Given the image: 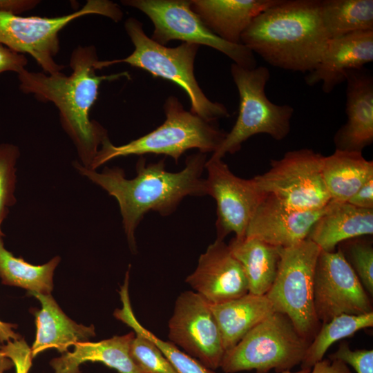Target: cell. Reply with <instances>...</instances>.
<instances>
[{
  "label": "cell",
  "mask_w": 373,
  "mask_h": 373,
  "mask_svg": "<svg viewBox=\"0 0 373 373\" xmlns=\"http://www.w3.org/2000/svg\"><path fill=\"white\" fill-rule=\"evenodd\" d=\"M205 153L188 156L179 172L166 169L165 159L146 164L143 157L136 163V176L127 179L119 167H105L102 172L90 170L75 162L79 173L114 197L119 204L122 224L129 246L136 251L135 231L144 215L150 211L163 216L175 211L186 196L207 195L205 178L202 174L207 162Z\"/></svg>",
  "instance_id": "cell-1"
},
{
  "label": "cell",
  "mask_w": 373,
  "mask_h": 373,
  "mask_svg": "<svg viewBox=\"0 0 373 373\" xmlns=\"http://www.w3.org/2000/svg\"><path fill=\"white\" fill-rule=\"evenodd\" d=\"M98 61L94 46H79L70 55L72 73L69 75L26 69L18 74L21 92L32 94L39 101L52 102L57 107L61 126L73 141L80 164L86 169L90 168L102 142L108 137L107 131L89 116L97 99L99 86L104 81L130 78L127 72L98 75L95 66Z\"/></svg>",
  "instance_id": "cell-2"
},
{
  "label": "cell",
  "mask_w": 373,
  "mask_h": 373,
  "mask_svg": "<svg viewBox=\"0 0 373 373\" xmlns=\"http://www.w3.org/2000/svg\"><path fill=\"white\" fill-rule=\"evenodd\" d=\"M329 37L319 0H279L255 17L241 44L269 64L310 73L319 63Z\"/></svg>",
  "instance_id": "cell-3"
},
{
  "label": "cell",
  "mask_w": 373,
  "mask_h": 373,
  "mask_svg": "<svg viewBox=\"0 0 373 373\" xmlns=\"http://www.w3.org/2000/svg\"><path fill=\"white\" fill-rule=\"evenodd\" d=\"M124 28L134 46L133 52L120 59L99 60L95 65L97 70L116 64H128L149 72L153 77L176 84L188 95L190 111L203 119L214 122L229 116L222 104L207 97L195 77L194 61L199 45L182 43L173 48L160 45L145 34L142 23L133 17L126 19Z\"/></svg>",
  "instance_id": "cell-4"
},
{
  "label": "cell",
  "mask_w": 373,
  "mask_h": 373,
  "mask_svg": "<svg viewBox=\"0 0 373 373\" xmlns=\"http://www.w3.org/2000/svg\"><path fill=\"white\" fill-rule=\"evenodd\" d=\"M165 121L157 128L125 144L115 146L106 137L102 143L88 169L95 170L120 157L144 154L165 155L178 162L187 150L197 149L202 153H214L227 133L213 122L186 111L179 99L169 96L164 104Z\"/></svg>",
  "instance_id": "cell-5"
},
{
  "label": "cell",
  "mask_w": 373,
  "mask_h": 373,
  "mask_svg": "<svg viewBox=\"0 0 373 373\" xmlns=\"http://www.w3.org/2000/svg\"><path fill=\"white\" fill-rule=\"evenodd\" d=\"M309 343L287 315L274 312L225 351L220 367L225 373L291 371L300 365Z\"/></svg>",
  "instance_id": "cell-6"
},
{
  "label": "cell",
  "mask_w": 373,
  "mask_h": 373,
  "mask_svg": "<svg viewBox=\"0 0 373 373\" xmlns=\"http://www.w3.org/2000/svg\"><path fill=\"white\" fill-rule=\"evenodd\" d=\"M231 73L239 93L238 116L211 159L222 160L226 154L235 153L243 142L255 135L264 133L280 141L290 131L294 108L274 104L268 99L265 86L270 73L267 68L248 69L233 63Z\"/></svg>",
  "instance_id": "cell-7"
},
{
  "label": "cell",
  "mask_w": 373,
  "mask_h": 373,
  "mask_svg": "<svg viewBox=\"0 0 373 373\" xmlns=\"http://www.w3.org/2000/svg\"><path fill=\"white\" fill-rule=\"evenodd\" d=\"M98 15L119 21L123 12L107 0H88L80 9L55 17H22L0 11V44L19 53L32 57L46 74L61 72L65 66L54 58L59 50V33L79 17Z\"/></svg>",
  "instance_id": "cell-8"
},
{
  "label": "cell",
  "mask_w": 373,
  "mask_h": 373,
  "mask_svg": "<svg viewBox=\"0 0 373 373\" xmlns=\"http://www.w3.org/2000/svg\"><path fill=\"white\" fill-rule=\"evenodd\" d=\"M321 251L308 238L280 248L277 274L265 294L275 311L287 315L298 332L309 342L321 324L313 301L314 271Z\"/></svg>",
  "instance_id": "cell-9"
},
{
  "label": "cell",
  "mask_w": 373,
  "mask_h": 373,
  "mask_svg": "<svg viewBox=\"0 0 373 373\" xmlns=\"http://www.w3.org/2000/svg\"><path fill=\"white\" fill-rule=\"evenodd\" d=\"M323 157L309 149L287 151L282 158L271 160L267 171L252 179L260 193L287 207L320 209L331 200L322 175Z\"/></svg>",
  "instance_id": "cell-10"
},
{
  "label": "cell",
  "mask_w": 373,
  "mask_h": 373,
  "mask_svg": "<svg viewBox=\"0 0 373 373\" xmlns=\"http://www.w3.org/2000/svg\"><path fill=\"white\" fill-rule=\"evenodd\" d=\"M124 5L144 12L154 30L151 39L164 46L172 40L211 47L245 68L256 67L254 53L245 45L229 43L215 35L191 9L188 0H125Z\"/></svg>",
  "instance_id": "cell-11"
},
{
  "label": "cell",
  "mask_w": 373,
  "mask_h": 373,
  "mask_svg": "<svg viewBox=\"0 0 373 373\" xmlns=\"http://www.w3.org/2000/svg\"><path fill=\"white\" fill-rule=\"evenodd\" d=\"M314 308L321 323L341 314L373 312L370 296L341 248L321 251L314 276Z\"/></svg>",
  "instance_id": "cell-12"
},
{
  "label": "cell",
  "mask_w": 373,
  "mask_h": 373,
  "mask_svg": "<svg viewBox=\"0 0 373 373\" xmlns=\"http://www.w3.org/2000/svg\"><path fill=\"white\" fill-rule=\"evenodd\" d=\"M168 336L207 368L220 367L225 352L221 333L210 304L198 293L185 291L178 296Z\"/></svg>",
  "instance_id": "cell-13"
},
{
  "label": "cell",
  "mask_w": 373,
  "mask_h": 373,
  "mask_svg": "<svg viewBox=\"0 0 373 373\" xmlns=\"http://www.w3.org/2000/svg\"><path fill=\"white\" fill-rule=\"evenodd\" d=\"M205 169L207 195L217 204V238L224 240L231 233H234L236 238H243L264 195L253 179L236 176L222 160L210 158L206 162Z\"/></svg>",
  "instance_id": "cell-14"
},
{
  "label": "cell",
  "mask_w": 373,
  "mask_h": 373,
  "mask_svg": "<svg viewBox=\"0 0 373 373\" xmlns=\"http://www.w3.org/2000/svg\"><path fill=\"white\" fill-rule=\"evenodd\" d=\"M185 282L211 305L222 303L248 293L243 268L223 240L209 245Z\"/></svg>",
  "instance_id": "cell-15"
},
{
  "label": "cell",
  "mask_w": 373,
  "mask_h": 373,
  "mask_svg": "<svg viewBox=\"0 0 373 373\" xmlns=\"http://www.w3.org/2000/svg\"><path fill=\"white\" fill-rule=\"evenodd\" d=\"M329 203L320 209L298 210L264 195L245 236L254 237L280 248L291 247L307 238L314 224L328 209Z\"/></svg>",
  "instance_id": "cell-16"
},
{
  "label": "cell",
  "mask_w": 373,
  "mask_h": 373,
  "mask_svg": "<svg viewBox=\"0 0 373 373\" xmlns=\"http://www.w3.org/2000/svg\"><path fill=\"white\" fill-rule=\"evenodd\" d=\"M373 61V31H360L329 39L316 68L305 77L308 86L322 82L325 93L345 82L347 74Z\"/></svg>",
  "instance_id": "cell-17"
},
{
  "label": "cell",
  "mask_w": 373,
  "mask_h": 373,
  "mask_svg": "<svg viewBox=\"0 0 373 373\" xmlns=\"http://www.w3.org/2000/svg\"><path fill=\"white\" fill-rule=\"evenodd\" d=\"M347 122L336 133V149L359 152L373 142V77L364 68L347 73Z\"/></svg>",
  "instance_id": "cell-18"
},
{
  "label": "cell",
  "mask_w": 373,
  "mask_h": 373,
  "mask_svg": "<svg viewBox=\"0 0 373 373\" xmlns=\"http://www.w3.org/2000/svg\"><path fill=\"white\" fill-rule=\"evenodd\" d=\"M41 303L30 311L35 317L36 334L31 347L34 358L45 350L55 349L61 354L71 345L88 341L95 336V327L77 324L62 311L51 294L28 292Z\"/></svg>",
  "instance_id": "cell-19"
},
{
  "label": "cell",
  "mask_w": 373,
  "mask_h": 373,
  "mask_svg": "<svg viewBox=\"0 0 373 373\" xmlns=\"http://www.w3.org/2000/svg\"><path fill=\"white\" fill-rule=\"evenodd\" d=\"M278 1L191 0V7L215 35L240 44L242 34L253 19Z\"/></svg>",
  "instance_id": "cell-20"
},
{
  "label": "cell",
  "mask_w": 373,
  "mask_h": 373,
  "mask_svg": "<svg viewBox=\"0 0 373 373\" xmlns=\"http://www.w3.org/2000/svg\"><path fill=\"white\" fill-rule=\"evenodd\" d=\"M131 332L122 336L99 342H81L67 352L52 358L50 365L54 373H81L80 365L86 362H99L119 373H143L133 362L130 347L135 337Z\"/></svg>",
  "instance_id": "cell-21"
},
{
  "label": "cell",
  "mask_w": 373,
  "mask_h": 373,
  "mask_svg": "<svg viewBox=\"0 0 373 373\" xmlns=\"http://www.w3.org/2000/svg\"><path fill=\"white\" fill-rule=\"evenodd\" d=\"M372 234L373 209L330 200L328 209L314 224L307 238L321 251L331 252L343 241Z\"/></svg>",
  "instance_id": "cell-22"
},
{
  "label": "cell",
  "mask_w": 373,
  "mask_h": 373,
  "mask_svg": "<svg viewBox=\"0 0 373 373\" xmlns=\"http://www.w3.org/2000/svg\"><path fill=\"white\" fill-rule=\"evenodd\" d=\"M227 351L236 345L256 325L275 311L265 295L247 293L237 298L211 305Z\"/></svg>",
  "instance_id": "cell-23"
},
{
  "label": "cell",
  "mask_w": 373,
  "mask_h": 373,
  "mask_svg": "<svg viewBox=\"0 0 373 373\" xmlns=\"http://www.w3.org/2000/svg\"><path fill=\"white\" fill-rule=\"evenodd\" d=\"M322 175L332 201L347 202L369 180L373 178V162L362 153L336 149L323 157Z\"/></svg>",
  "instance_id": "cell-24"
},
{
  "label": "cell",
  "mask_w": 373,
  "mask_h": 373,
  "mask_svg": "<svg viewBox=\"0 0 373 373\" xmlns=\"http://www.w3.org/2000/svg\"><path fill=\"white\" fill-rule=\"evenodd\" d=\"M233 256L245 271L248 292L265 295L275 280L280 260V247L254 237H235L228 244Z\"/></svg>",
  "instance_id": "cell-25"
},
{
  "label": "cell",
  "mask_w": 373,
  "mask_h": 373,
  "mask_svg": "<svg viewBox=\"0 0 373 373\" xmlns=\"http://www.w3.org/2000/svg\"><path fill=\"white\" fill-rule=\"evenodd\" d=\"M60 260L55 256L44 265H32L8 251L0 237V278L3 285L21 287L28 292L50 294L54 271Z\"/></svg>",
  "instance_id": "cell-26"
},
{
  "label": "cell",
  "mask_w": 373,
  "mask_h": 373,
  "mask_svg": "<svg viewBox=\"0 0 373 373\" xmlns=\"http://www.w3.org/2000/svg\"><path fill=\"white\" fill-rule=\"evenodd\" d=\"M321 15L329 39L373 31L372 0L321 1Z\"/></svg>",
  "instance_id": "cell-27"
},
{
  "label": "cell",
  "mask_w": 373,
  "mask_h": 373,
  "mask_svg": "<svg viewBox=\"0 0 373 373\" xmlns=\"http://www.w3.org/2000/svg\"><path fill=\"white\" fill-rule=\"evenodd\" d=\"M372 326L373 312L361 315L341 314L321 323L307 348L300 369H312L315 363L323 358L327 350L335 342Z\"/></svg>",
  "instance_id": "cell-28"
},
{
  "label": "cell",
  "mask_w": 373,
  "mask_h": 373,
  "mask_svg": "<svg viewBox=\"0 0 373 373\" xmlns=\"http://www.w3.org/2000/svg\"><path fill=\"white\" fill-rule=\"evenodd\" d=\"M123 323L153 341L171 363L176 373H214L198 360L182 352L170 341H164L146 329L137 321L134 313L128 312L123 317Z\"/></svg>",
  "instance_id": "cell-29"
},
{
  "label": "cell",
  "mask_w": 373,
  "mask_h": 373,
  "mask_svg": "<svg viewBox=\"0 0 373 373\" xmlns=\"http://www.w3.org/2000/svg\"><path fill=\"white\" fill-rule=\"evenodd\" d=\"M20 156L17 146L10 143L0 144V237L5 236L2 224L9 213V209L17 202V162Z\"/></svg>",
  "instance_id": "cell-30"
},
{
  "label": "cell",
  "mask_w": 373,
  "mask_h": 373,
  "mask_svg": "<svg viewBox=\"0 0 373 373\" xmlns=\"http://www.w3.org/2000/svg\"><path fill=\"white\" fill-rule=\"evenodd\" d=\"M130 347L131 356L143 373H176L157 346L147 337L135 333Z\"/></svg>",
  "instance_id": "cell-31"
},
{
  "label": "cell",
  "mask_w": 373,
  "mask_h": 373,
  "mask_svg": "<svg viewBox=\"0 0 373 373\" xmlns=\"http://www.w3.org/2000/svg\"><path fill=\"white\" fill-rule=\"evenodd\" d=\"M350 263L367 293L373 294V247L365 241L351 242L347 247Z\"/></svg>",
  "instance_id": "cell-32"
},
{
  "label": "cell",
  "mask_w": 373,
  "mask_h": 373,
  "mask_svg": "<svg viewBox=\"0 0 373 373\" xmlns=\"http://www.w3.org/2000/svg\"><path fill=\"white\" fill-rule=\"evenodd\" d=\"M352 366L356 373H373V350H352L346 342L340 343L338 350L328 356Z\"/></svg>",
  "instance_id": "cell-33"
},
{
  "label": "cell",
  "mask_w": 373,
  "mask_h": 373,
  "mask_svg": "<svg viewBox=\"0 0 373 373\" xmlns=\"http://www.w3.org/2000/svg\"><path fill=\"white\" fill-rule=\"evenodd\" d=\"M4 355L13 362L16 373H28L32 362L31 347L23 338L15 341H10L1 345Z\"/></svg>",
  "instance_id": "cell-34"
},
{
  "label": "cell",
  "mask_w": 373,
  "mask_h": 373,
  "mask_svg": "<svg viewBox=\"0 0 373 373\" xmlns=\"http://www.w3.org/2000/svg\"><path fill=\"white\" fill-rule=\"evenodd\" d=\"M28 59L24 54L0 44V74L8 71L19 74L26 69Z\"/></svg>",
  "instance_id": "cell-35"
},
{
  "label": "cell",
  "mask_w": 373,
  "mask_h": 373,
  "mask_svg": "<svg viewBox=\"0 0 373 373\" xmlns=\"http://www.w3.org/2000/svg\"><path fill=\"white\" fill-rule=\"evenodd\" d=\"M347 202L358 208L373 209V178L365 182Z\"/></svg>",
  "instance_id": "cell-36"
},
{
  "label": "cell",
  "mask_w": 373,
  "mask_h": 373,
  "mask_svg": "<svg viewBox=\"0 0 373 373\" xmlns=\"http://www.w3.org/2000/svg\"><path fill=\"white\" fill-rule=\"evenodd\" d=\"M309 373H352V372L345 363L327 358L315 363Z\"/></svg>",
  "instance_id": "cell-37"
},
{
  "label": "cell",
  "mask_w": 373,
  "mask_h": 373,
  "mask_svg": "<svg viewBox=\"0 0 373 373\" xmlns=\"http://www.w3.org/2000/svg\"><path fill=\"white\" fill-rule=\"evenodd\" d=\"M39 3L38 0H0V11L19 15L33 9Z\"/></svg>",
  "instance_id": "cell-38"
},
{
  "label": "cell",
  "mask_w": 373,
  "mask_h": 373,
  "mask_svg": "<svg viewBox=\"0 0 373 373\" xmlns=\"http://www.w3.org/2000/svg\"><path fill=\"white\" fill-rule=\"evenodd\" d=\"M17 327V325L5 323L0 320V343L20 339L21 335L13 330Z\"/></svg>",
  "instance_id": "cell-39"
},
{
  "label": "cell",
  "mask_w": 373,
  "mask_h": 373,
  "mask_svg": "<svg viewBox=\"0 0 373 373\" xmlns=\"http://www.w3.org/2000/svg\"><path fill=\"white\" fill-rule=\"evenodd\" d=\"M13 367L15 365L12 361L3 354L0 345V373H6Z\"/></svg>",
  "instance_id": "cell-40"
},
{
  "label": "cell",
  "mask_w": 373,
  "mask_h": 373,
  "mask_svg": "<svg viewBox=\"0 0 373 373\" xmlns=\"http://www.w3.org/2000/svg\"><path fill=\"white\" fill-rule=\"evenodd\" d=\"M312 369H300L296 372L285 371L282 373H309Z\"/></svg>",
  "instance_id": "cell-41"
}]
</instances>
